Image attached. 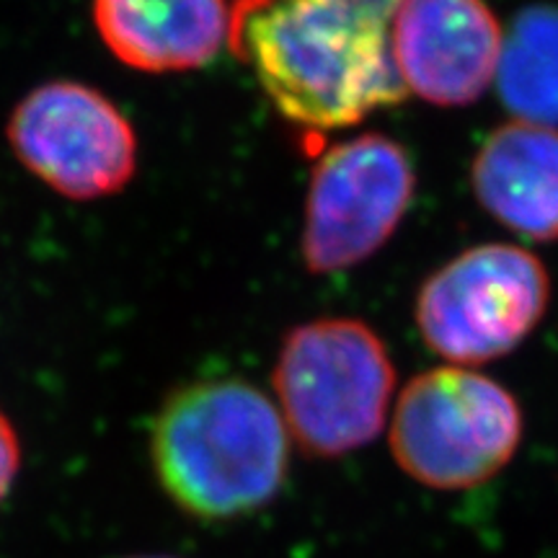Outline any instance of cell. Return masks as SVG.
Masks as SVG:
<instances>
[{"instance_id":"cell-14","label":"cell","mask_w":558,"mask_h":558,"mask_svg":"<svg viewBox=\"0 0 558 558\" xmlns=\"http://www.w3.org/2000/svg\"><path fill=\"white\" fill-rule=\"evenodd\" d=\"M122 558H179L169 554H140V556H122Z\"/></svg>"},{"instance_id":"cell-4","label":"cell","mask_w":558,"mask_h":558,"mask_svg":"<svg viewBox=\"0 0 558 558\" xmlns=\"http://www.w3.org/2000/svg\"><path fill=\"white\" fill-rule=\"evenodd\" d=\"M522 439V411L497 380L469 367H437L401 390L390 424L399 469L418 484L458 492L505 469Z\"/></svg>"},{"instance_id":"cell-3","label":"cell","mask_w":558,"mask_h":558,"mask_svg":"<svg viewBox=\"0 0 558 558\" xmlns=\"http://www.w3.org/2000/svg\"><path fill=\"white\" fill-rule=\"evenodd\" d=\"M271 386L298 448L313 458H341L380 435L396 369L369 326L320 318L284 337Z\"/></svg>"},{"instance_id":"cell-11","label":"cell","mask_w":558,"mask_h":558,"mask_svg":"<svg viewBox=\"0 0 558 558\" xmlns=\"http://www.w3.org/2000/svg\"><path fill=\"white\" fill-rule=\"evenodd\" d=\"M499 94L514 120L558 124V9H530L505 37Z\"/></svg>"},{"instance_id":"cell-8","label":"cell","mask_w":558,"mask_h":558,"mask_svg":"<svg viewBox=\"0 0 558 558\" xmlns=\"http://www.w3.org/2000/svg\"><path fill=\"white\" fill-rule=\"evenodd\" d=\"M388 47L407 94L465 107L497 81L505 34L484 0H401Z\"/></svg>"},{"instance_id":"cell-10","label":"cell","mask_w":558,"mask_h":558,"mask_svg":"<svg viewBox=\"0 0 558 558\" xmlns=\"http://www.w3.org/2000/svg\"><path fill=\"white\" fill-rule=\"evenodd\" d=\"M473 192L492 218L533 241L558 239V128L512 120L473 160Z\"/></svg>"},{"instance_id":"cell-5","label":"cell","mask_w":558,"mask_h":558,"mask_svg":"<svg viewBox=\"0 0 558 558\" xmlns=\"http://www.w3.org/2000/svg\"><path fill=\"white\" fill-rule=\"evenodd\" d=\"M548 295L546 269L530 251L486 243L463 251L422 284L416 326L450 365H484L530 337Z\"/></svg>"},{"instance_id":"cell-1","label":"cell","mask_w":558,"mask_h":558,"mask_svg":"<svg viewBox=\"0 0 558 558\" xmlns=\"http://www.w3.org/2000/svg\"><path fill=\"white\" fill-rule=\"evenodd\" d=\"M228 45L279 114L311 137L407 99L388 29L344 0H230Z\"/></svg>"},{"instance_id":"cell-9","label":"cell","mask_w":558,"mask_h":558,"mask_svg":"<svg viewBox=\"0 0 558 558\" xmlns=\"http://www.w3.org/2000/svg\"><path fill=\"white\" fill-rule=\"evenodd\" d=\"M94 24L128 68L186 73L228 41L230 0H94Z\"/></svg>"},{"instance_id":"cell-12","label":"cell","mask_w":558,"mask_h":558,"mask_svg":"<svg viewBox=\"0 0 558 558\" xmlns=\"http://www.w3.org/2000/svg\"><path fill=\"white\" fill-rule=\"evenodd\" d=\"M21 471V442L13 422L0 409V505L9 497Z\"/></svg>"},{"instance_id":"cell-6","label":"cell","mask_w":558,"mask_h":558,"mask_svg":"<svg viewBox=\"0 0 558 558\" xmlns=\"http://www.w3.org/2000/svg\"><path fill=\"white\" fill-rule=\"evenodd\" d=\"M5 135L21 166L68 199L109 197L135 177V130L86 83L50 81L29 90L11 111Z\"/></svg>"},{"instance_id":"cell-2","label":"cell","mask_w":558,"mask_h":558,"mask_svg":"<svg viewBox=\"0 0 558 558\" xmlns=\"http://www.w3.org/2000/svg\"><path fill=\"white\" fill-rule=\"evenodd\" d=\"M160 492L186 518L230 522L279 497L290 465L277 403L239 378L194 380L160 403L150 427Z\"/></svg>"},{"instance_id":"cell-7","label":"cell","mask_w":558,"mask_h":558,"mask_svg":"<svg viewBox=\"0 0 558 558\" xmlns=\"http://www.w3.org/2000/svg\"><path fill=\"white\" fill-rule=\"evenodd\" d=\"M409 153L383 135H360L320 153L305 205L303 259L316 275L373 256L414 199Z\"/></svg>"},{"instance_id":"cell-13","label":"cell","mask_w":558,"mask_h":558,"mask_svg":"<svg viewBox=\"0 0 558 558\" xmlns=\"http://www.w3.org/2000/svg\"><path fill=\"white\" fill-rule=\"evenodd\" d=\"M347 5H352L354 11L362 13V16L375 21L380 26H390V19H393L396 9H399L401 0H344Z\"/></svg>"}]
</instances>
